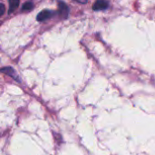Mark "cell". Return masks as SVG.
<instances>
[{"label": "cell", "instance_id": "obj_1", "mask_svg": "<svg viewBox=\"0 0 155 155\" xmlns=\"http://www.w3.org/2000/svg\"><path fill=\"white\" fill-rule=\"evenodd\" d=\"M108 5H109V3L107 0H96L93 5V9L94 11L104 10L108 7Z\"/></svg>", "mask_w": 155, "mask_h": 155}, {"label": "cell", "instance_id": "obj_2", "mask_svg": "<svg viewBox=\"0 0 155 155\" xmlns=\"http://www.w3.org/2000/svg\"><path fill=\"white\" fill-rule=\"evenodd\" d=\"M58 10H59V14L64 16V17H67V15L69 13V8L67 6V5L62 1H60L58 3Z\"/></svg>", "mask_w": 155, "mask_h": 155}, {"label": "cell", "instance_id": "obj_3", "mask_svg": "<svg viewBox=\"0 0 155 155\" xmlns=\"http://www.w3.org/2000/svg\"><path fill=\"white\" fill-rule=\"evenodd\" d=\"M52 15H53V13L51 11H49V10H43V11H41L37 15L36 19H37V21H45V20L50 18L52 16Z\"/></svg>", "mask_w": 155, "mask_h": 155}, {"label": "cell", "instance_id": "obj_4", "mask_svg": "<svg viewBox=\"0 0 155 155\" xmlns=\"http://www.w3.org/2000/svg\"><path fill=\"white\" fill-rule=\"evenodd\" d=\"M1 71H2L3 73H5V74H6L10 75L11 77L15 78L16 81H19V80H18V78H17V76H16V74H15V70H14L12 67H4V68H2V69H1Z\"/></svg>", "mask_w": 155, "mask_h": 155}, {"label": "cell", "instance_id": "obj_5", "mask_svg": "<svg viewBox=\"0 0 155 155\" xmlns=\"http://www.w3.org/2000/svg\"><path fill=\"white\" fill-rule=\"evenodd\" d=\"M19 5V0H9V13H12Z\"/></svg>", "mask_w": 155, "mask_h": 155}, {"label": "cell", "instance_id": "obj_6", "mask_svg": "<svg viewBox=\"0 0 155 155\" xmlns=\"http://www.w3.org/2000/svg\"><path fill=\"white\" fill-rule=\"evenodd\" d=\"M33 7H34V4H33L32 2H26V3H25V4L23 5L22 10H24V11H28V10L33 9Z\"/></svg>", "mask_w": 155, "mask_h": 155}, {"label": "cell", "instance_id": "obj_7", "mask_svg": "<svg viewBox=\"0 0 155 155\" xmlns=\"http://www.w3.org/2000/svg\"><path fill=\"white\" fill-rule=\"evenodd\" d=\"M5 13V5L3 4L0 5V15H3Z\"/></svg>", "mask_w": 155, "mask_h": 155}, {"label": "cell", "instance_id": "obj_8", "mask_svg": "<svg viewBox=\"0 0 155 155\" xmlns=\"http://www.w3.org/2000/svg\"><path fill=\"white\" fill-rule=\"evenodd\" d=\"M75 1H77V2H80V3H82V4H85L87 1L86 0H75Z\"/></svg>", "mask_w": 155, "mask_h": 155}]
</instances>
